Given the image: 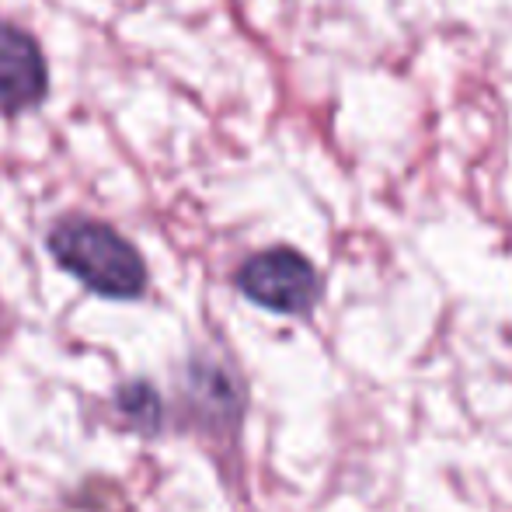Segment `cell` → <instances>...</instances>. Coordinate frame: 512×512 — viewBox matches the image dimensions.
<instances>
[{
  "label": "cell",
  "mask_w": 512,
  "mask_h": 512,
  "mask_svg": "<svg viewBox=\"0 0 512 512\" xmlns=\"http://www.w3.org/2000/svg\"><path fill=\"white\" fill-rule=\"evenodd\" d=\"M237 290L251 304L272 310V314H307L321 300V276L300 251L269 248L251 255L234 276Z\"/></svg>",
  "instance_id": "obj_2"
},
{
  "label": "cell",
  "mask_w": 512,
  "mask_h": 512,
  "mask_svg": "<svg viewBox=\"0 0 512 512\" xmlns=\"http://www.w3.org/2000/svg\"><path fill=\"white\" fill-rule=\"evenodd\" d=\"M119 411L126 418H133L136 429L143 432H157L161 429V398L150 384H129L119 391Z\"/></svg>",
  "instance_id": "obj_4"
},
{
  "label": "cell",
  "mask_w": 512,
  "mask_h": 512,
  "mask_svg": "<svg viewBox=\"0 0 512 512\" xmlns=\"http://www.w3.org/2000/svg\"><path fill=\"white\" fill-rule=\"evenodd\" d=\"M63 272L108 300H136L147 290V262L133 241L91 216H63L46 237Z\"/></svg>",
  "instance_id": "obj_1"
},
{
  "label": "cell",
  "mask_w": 512,
  "mask_h": 512,
  "mask_svg": "<svg viewBox=\"0 0 512 512\" xmlns=\"http://www.w3.org/2000/svg\"><path fill=\"white\" fill-rule=\"evenodd\" d=\"M49 95V67L42 46L25 28L0 21V112L21 115Z\"/></svg>",
  "instance_id": "obj_3"
}]
</instances>
